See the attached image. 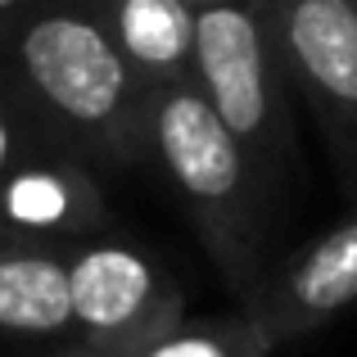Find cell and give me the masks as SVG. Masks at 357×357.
I'll return each mask as SVG.
<instances>
[{
  "label": "cell",
  "mask_w": 357,
  "mask_h": 357,
  "mask_svg": "<svg viewBox=\"0 0 357 357\" xmlns=\"http://www.w3.org/2000/svg\"><path fill=\"white\" fill-rule=\"evenodd\" d=\"M181 5H190V9H204V5H222V0H181Z\"/></svg>",
  "instance_id": "13"
},
{
  "label": "cell",
  "mask_w": 357,
  "mask_h": 357,
  "mask_svg": "<svg viewBox=\"0 0 357 357\" xmlns=\"http://www.w3.org/2000/svg\"><path fill=\"white\" fill-rule=\"evenodd\" d=\"M136 357H271V344L244 317V307H236L227 317H204V321L172 326L163 340H154Z\"/></svg>",
  "instance_id": "10"
},
{
  "label": "cell",
  "mask_w": 357,
  "mask_h": 357,
  "mask_svg": "<svg viewBox=\"0 0 357 357\" xmlns=\"http://www.w3.org/2000/svg\"><path fill=\"white\" fill-rule=\"evenodd\" d=\"M0 240H5V222H0Z\"/></svg>",
  "instance_id": "15"
},
{
  "label": "cell",
  "mask_w": 357,
  "mask_h": 357,
  "mask_svg": "<svg viewBox=\"0 0 357 357\" xmlns=\"http://www.w3.org/2000/svg\"><path fill=\"white\" fill-rule=\"evenodd\" d=\"M190 82L280 195L294 167V122H289L294 86L276 50L267 0H222L195 9Z\"/></svg>",
  "instance_id": "3"
},
{
  "label": "cell",
  "mask_w": 357,
  "mask_h": 357,
  "mask_svg": "<svg viewBox=\"0 0 357 357\" xmlns=\"http://www.w3.org/2000/svg\"><path fill=\"white\" fill-rule=\"evenodd\" d=\"M27 154H36V140H32V122L23 118V109L0 100V181L23 163Z\"/></svg>",
  "instance_id": "11"
},
{
  "label": "cell",
  "mask_w": 357,
  "mask_h": 357,
  "mask_svg": "<svg viewBox=\"0 0 357 357\" xmlns=\"http://www.w3.org/2000/svg\"><path fill=\"white\" fill-rule=\"evenodd\" d=\"M0 222L14 240H77L105 227V199L73 158L27 154L0 181Z\"/></svg>",
  "instance_id": "7"
},
{
  "label": "cell",
  "mask_w": 357,
  "mask_h": 357,
  "mask_svg": "<svg viewBox=\"0 0 357 357\" xmlns=\"http://www.w3.org/2000/svg\"><path fill=\"white\" fill-rule=\"evenodd\" d=\"M280 63L312 109L344 204H357V0H267Z\"/></svg>",
  "instance_id": "4"
},
{
  "label": "cell",
  "mask_w": 357,
  "mask_h": 357,
  "mask_svg": "<svg viewBox=\"0 0 357 357\" xmlns=\"http://www.w3.org/2000/svg\"><path fill=\"white\" fill-rule=\"evenodd\" d=\"M149 154L167 172L218 276L249 303L276 267V190L190 77L149 91Z\"/></svg>",
  "instance_id": "2"
},
{
  "label": "cell",
  "mask_w": 357,
  "mask_h": 357,
  "mask_svg": "<svg viewBox=\"0 0 357 357\" xmlns=\"http://www.w3.org/2000/svg\"><path fill=\"white\" fill-rule=\"evenodd\" d=\"M240 307L271 344V353L357 307V204L344 213V222L280 258L258 294Z\"/></svg>",
  "instance_id": "6"
},
{
  "label": "cell",
  "mask_w": 357,
  "mask_h": 357,
  "mask_svg": "<svg viewBox=\"0 0 357 357\" xmlns=\"http://www.w3.org/2000/svg\"><path fill=\"white\" fill-rule=\"evenodd\" d=\"M73 349L91 357H136L185 321V294L149 253L105 240L68 258Z\"/></svg>",
  "instance_id": "5"
},
{
  "label": "cell",
  "mask_w": 357,
  "mask_h": 357,
  "mask_svg": "<svg viewBox=\"0 0 357 357\" xmlns=\"http://www.w3.org/2000/svg\"><path fill=\"white\" fill-rule=\"evenodd\" d=\"M149 91L190 77L195 9L181 0H86Z\"/></svg>",
  "instance_id": "9"
},
{
  "label": "cell",
  "mask_w": 357,
  "mask_h": 357,
  "mask_svg": "<svg viewBox=\"0 0 357 357\" xmlns=\"http://www.w3.org/2000/svg\"><path fill=\"white\" fill-rule=\"evenodd\" d=\"M27 5H36V0H0V18H14L18 9H27Z\"/></svg>",
  "instance_id": "12"
},
{
  "label": "cell",
  "mask_w": 357,
  "mask_h": 357,
  "mask_svg": "<svg viewBox=\"0 0 357 357\" xmlns=\"http://www.w3.org/2000/svg\"><path fill=\"white\" fill-rule=\"evenodd\" d=\"M59 357H91V353H77V349H73V344H68V349H63Z\"/></svg>",
  "instance_id": "14"
},
{
  "label": "cell",
  "mask_w": 357,
  "mask_h": 357,
  "mask_svg": "<svg viewBox=\"0 0 357 357\" xmlns=\"http://www.w3.org/2000/svg\"><path fill=\"white\" fill-rule=\"evenodd\" d=\"M0 335L50 340L73 335L68 258L41 240H0Z\"/></svg>",
  "instance_id": "8"
},
{
  "label": "cell",
  "mask_w": 357,
  "mask_h": 357,
  "mask_svg": "<svg viewBox=\"0 0 357 357\" xmlns=\"http://www.w3.org/2000/svg\"><path fill=\"white\" fill-rule=\"evenodd\" d=\"M23 114L100 163L149 154V86L131 73L86 0H36L9 18Z\"/></svg>",
  "instance_id": "1"
}]
</instances>
